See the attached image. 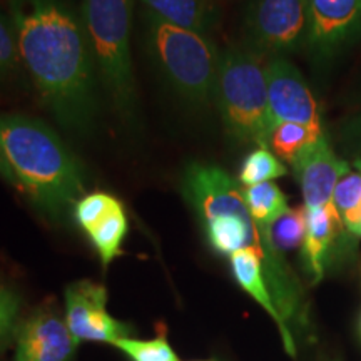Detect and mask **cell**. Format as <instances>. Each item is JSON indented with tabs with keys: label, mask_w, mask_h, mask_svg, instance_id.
<instances>
[{
	"label": "cell",
	"mask_w": 361,
	"mask_h": 361,
	"mask_svg": "<svg viewBox=\"0 0 361 361\" xmlns=\"http://www.w3.org/2000/svg\"><path fill=\"white\" fill-rule=\"evenodd\" d=\"M79 343L66 318L51 308H42L17 329L16 361H71Z\"/></svg>",
	"instance_id": "8fae6325"
},
{
	"label": "cell",
	"mask_w": 361,
	"mask_h": 361,
	"mask_svg": "<svg viewBox=\"0 0 361 361\" xmlns=\"http://www.w3.org/2000/svg\"><path fill=\"white\" fill-rule=\"evenodd\" d=\"M355 92H356V96H358V104L361 106V64H360V72H358V75H356V87H355Z\"/></svg>",
	"instance_id": "f1b7e54d"
},
{
	"label": "cell",
	"mask_w": 361,
	"mask_h": 361,
	"mask_svg": "<svg viewBox=\"0 0 361 361\" xmlns=\"http://www.w3.org/2000/svg\"><path fill=\"white\" fill-rule=\"evenodd\" d=\"M0 179H4L7 184H11V186L19 189V183H17L16 174H13L12 168H11V166H8L6 152H4L2 139H0Z\"/></svg>",
	"instance_id": "484cf974"
},
{
	"label": "cell",
	"mask_w": 361,
	"mask_h": 361,
	"mask_svg": "<svg viewBox=\"0 0 361 361\" xmlns=\"http://www.w3.org/2000/svg\"><path fill=\"white\" fill-rule=\"evenodd\" d=\"M324 133L323 124H298V123H279L271 130L269 147L279 159L291 162L308 144L314 142Z\"/></svg>",
	"instance_id": "e0dca14e"
},
{
	"label": "cell",
	"mask_w": 361,
	"mask_h": 361,
	"mask_svg": "<svg viewBox=\"0 0 361 361\" xmlns=\"http://www.w3.org/2000/svg\"><path fill=\"white\" fill-rule=\"evenodd\" d=\"M0 139L19 189L47 218L62 219L84 192V169L51 126L19 112L0 114Z\"/></svg>",
	"instance_id": "7a4b0ae2"
},
{
	"label": "cell",
	"mask_w": 361,
	"mask_h": 361,
	"mask_svg": "<svg viewBox=\"0 0 361 361\" xmlns=\"http://www.w3.org/2000/svg\"><path fill=\"white\" fill-rule=\"evenodd\" d=\"M146 11L180 29L207 35L218 22V12L209 0H142Z\"/></svg>",
	"instance_id": "9a60e30c"
},
{
	"label": "cell",
	"mask_w": 361,
	"mask_h": 361,
	"mask_svg": "<svg viewBox=\"0 0 361 361\" xmlns=\"http://www.w3.org/2000/svg\"><path fill=\"white\" fill-rule=\"evenodd\" d=\"M146 47L152 64L184 106L204 111L214 102L219 59L207 35L180 29L146 11Z\"/></svg>",
	"instance_id": "3957f363"
},
{
	"label": "cell",
	"mask_w": 361,
	"mask_h": 361,
	"mask_svg": "<svg viewBox=\"0 0 361 361\" xmlns=\"http://www.w3.org/2000/svg\"><path fill=\"white\" fill-rule=\"evenodd\" d=\"M20 64L16 27L11 13L0 8V82L11 79Z\"/></svg>",
	"instance_id": "7402d4cb"
},
{
	"label": "cell",
	"mask_w": 361,
	"mask_h": 361,
	"mask_svg": "<svg viewBox=\"0 0 361 361\" xmlns=\"http://www.w3.org/2000/svg\"><path fill=\"white\" fill-rule=\"evenodd\" d=\"M117 204H121V201L109 192L97 191L85 194L74 206L75 223L87 233L92 226H96Z\"/></svg>",
	"instance_id": "44dd1931"
},
{
	"label": "cell",
	"mask_w": 361,
	"mask_h": 361,
	"mask_svg": "<svg viewBox=\"0 0 361 361\" xmlns=\"http://www.w3.org/2000/svg\"><path fill=\"white\" fill-rule=\"evenodd\" d=\"M263 59L247 47L226 49L219 59L214 102L234 142L269 149L273 123Z\"/></svg>",
	"instance_id": "5b68a950"
},
{
	"label": "cell",
	"mask_w": 361,
	"mask_h": 361,
	"mask_svg": "<svg viewBox=\"0 0 361 361\" xmlns=\"http://www.w3.org/2000/svg\"><path fill=\"white\" fill-rule=\"evenodd\" d=\"M306 228H308V211L305 206L288 207L269 228V243L274 251L281 252L303 246Z\"/></svg>",
	"instance_id": "ac0fdd59"
},
{
	"label": "cell",
	"mask_w": 361,
	"mask_h": 361,
	"mask_svg": "<svg viewBox=\"0 0 361 361\" xmlns=\"http://www.w3.org/2000/svg\"><path fill=\"white\" fill-rule=\"evenodd\" d=\"M17 311H19V300H17V296L4 286H0V314L16 318Z\"/></svg>",
	"instance_id": "d4e9b609"
},
{
	"label": "cell",
	"mask_w": 361,
	"mask_h": 361,
	"mask_svg": "<svg viewBox=\"0 0 361 361\" xmlns=\"http://www.w3.org/2000/svg\"><path fill=\"white\" fill-rule=\"evenodd\" d=\"M209 246L219 255L231 256L241 250H252L266 259V246L250 211L226 213L201 221Z\"/></svg>",
	"instance_id": "7c38bea8"
},
{
	"label": "cell",
	"mask_w": 361,
	"mask_h": 361,
	"mask_svg": "<svg viewBox=\"0 0 361 361\" xmlns=\"http://www.w3.org/2000/svg\"><path fill=\"white\" fill-rule=\"evenodd\" d=\"M343 226H345V228L348 229L351 234H355V236H361V202H360L358 209H356V213L351 216V218L346 221Z\"/></svg>",
	"instance_id": "83f0119b"
},
{
	"label": "cell",
	"mask_w": 361,
	"mask_h": 361,
	"mask_svg": "<svg viewBox=\"0 0 361 361\" xmlns=\"http://www.w3.org/2000/svg\"><path fill=\"white\" fill-rule=\"evenodd\" d=\"M19 56L44 106L74 135L97 121V72L82 19L66 0H11Z\"/></svg>",
	"instance_id": "6da1fadb"
},
{
	"label": "cell",
	"mask_w": 361,
	"mask_h": 361,
	"mask_svg": "<svg viewBox=\"0 0 361 361\" xmlns=\"http://www.w3.org/2000/svg\"><path fill=\"white\" fill-rule=\"evenodd\" d=\"M286 174L288 168L274 152H271L268 147H258L251 151L243 161L238 174V183L245 188H250L261 183H269V180L283 178Z\"/></svg>",
	"instance_id": "d6986e66"
},
{
	"label": "cell",
	"mask_w": 361,
	"mask_h": 361,
	"mask_svg": "<svg viewBox=\"0 0 361 361\" xmlns=\"http://www.w3.org/2000/svg\"><path fill=\"white\" fill-rule=\"evenodd\" d=\"M353 166L358 173H361V157H358V159H353Z\"/></svg>",
	"instance_id": "f546056e"
},
{
	"label": "cell",
	"mask_w": 361,
	"mask_h": 361,
	"mask_svg": "<svg viewBox=\"0 0 361 361\" xmlns=\"http://www.w3.org/2000/svg\"><path fill=\"white\" fill-rule=\"evenodd\" d=\"M133 361H179L178 355L171 348L164 336L154 340H134V338H121L114 343Z\"/></svg>",
	"instance_id": "ffe728a7"
},
{
	"label": "cell",
	"mask_w": 361,
	"mask_h": 361,
	"mask_svg": "<svg viewBox=\"0 0 361 361\" xmlns=\"http://www.w3.org/2000/svg\"><path fill=\"white\" fill-rule=\"evenodd\" d=\"M333 202L345 224L356 213L361 202V173L350 171L338 180L335 192H333Z\"/></svg>",
	"instance_id": "603a6c76"
},
{
	"label": "cell",
	"mask_w": 361,
	"mask_h": 361,
	"mask_svg": "<svg viewBox=\"0 0 361 361\" xmlns=\"http://www.w3.org/2000/svg\"><path fill=\"white\" fill-rule=\"evenodd\" d=\"M229 263H231L233 276L238 281L239 286H241L256 303L263 306V308L268 311V314L273 318V322L276 323V326L279 328L284 348H286V351L291 356H295V340H293V335L290 328H288L286 322H284L281 313H279L276 305H274L273 295H271L268 283H266L264 279L263 258L252 250H241L229 256Z\"/></svg>",
	"instance_id": "5bb4252c"
},
{
	"label": "cell",
	"mask_w": 361,
	"mask_h": 361,
	"mask_svg": "<svg viewBox=\"0 0 361 361\" xmlns=\"http://www.w3.org/2000/svg\"><path fill=\"white\" fill-rule=\"evenodd\" d=\"M97 79L129 128L139 126V99L130 56L133 0H82L80 7Z\"/></svg>",
	"instance_id": "277c9868"
},
{
	"label": "cell",
	"mask_w": 361,
	"mask_h": 361,
	"mask_svg": "<svg viewBox=\"0 0 361 361\" xmlns=\"http://www.w3.org/2000/svg\"><path fill=\"white\" fill-rule=\"evenodd\" d=\"M306 211H308V228L301 246V259L311 281L318 283L324 276L329 250L345 226L333 201L326 206Z\"/></svg>",
	"instance_id": "4fadbf2b"
},
{
	"label": "cell",
	"mask_w": 361,
	"mask_h": 361,
	"mask_svg": "<svg viewBox=\"0 0 361 361\" xmlns=\"http://www.w3.org/2000/svg\"><path fill=\"white\" fill-rule=\"evenodd\" d=\"M107 293L102 284L80 279L66 288V322L79 341H104L114 345L128 338L129 326L107 313Z\"/></svg>",
	"instance_id": "ba28073f"
},
{
	"label": "cell",
	"mask_w": 361,
	"mask_h": 361,
	"mask_svg": "<svg viewBox=\"0 0 361 361\" xmlns=\"http://www.w3.org/2000/svg\"><path fill=\"white\" fill-rule=\"evenodd\" d=\"M271 123H322L318 102L301 72L286 57H269L266 64Z\"/></svg>",
	"instance_id": "9c48e42d"
},
{
	"label": "cell",
	"mask_w": 361,
	"mask_h": 361,
	"mask_svg": "<svg viewBox=\"0 0 361 361\" xmlns=\"http://www.w3.org/2000/svg\"><path fill=\"white\" fill-rule=\"evenodd\" d=\"M360 39L361 0H308L306 49L316 61H335Z\"/></svg>",
	"instance_id": "52a82bcc"
},
{
	"label": "cell",
	"mask_w": 361,
	"mask_h": 361,
	"mask_svg": "<svg viewBox=\"0 0 361 361\" xmlns=\"http://www.w3.org/2000/svg\"><path fill=\"white\" fill-rule=\"evenodd\" d=\"M245 32L247 49L261 57L300 51L308 40V0H251Z\"/></svg>",
	"instance_id": "8992f818"
},
{
	"label": "cell",
	"mask_w": 361,
	"mask_h": 361,
	"mask_svg": "<svg viewBox=\"0 0 361 361\" xmlns=\"http://www.w3.org/2000/svg\"><path fill=\"white\" fill-rule=\"evenodd\" d=\"M128 229L129 221L123 202H121L87 231V236L99 252V258H101L104 266H109L112 259H116L121 255V246H123Z\"/></svg>",
	"instance_id": "2e32d148"
},
{
	"label": "cell",
	"mask_w": 361,
	"mask_h": 361,
	"mask_svg": "<svg viewBox=\"0 0 361 361\" xmlns=\"http://www.w3.org/2000/svg\"><path fill=\"white\" fill-rule=\"evenodd\" d=\"M293 174L303 192L306 209L326 206L343 176L350 173V162L333 151L328 135L323 134L306 146L291 162Z\"/></svg>",
	"instance_id": "30bf717a"
},
{
	"label": "cell",
	"mask_w": 361,
	"mask_h": 361,
	"mask_svg": "<svg viewBox=\"0 0 361 361\" xmlns=\"http://www.w3.org/2000/svg\"><path fill=\"white\" fill-rule=\"evenodd\" d=\"M13 322H16V318H12V316L0 314V343L6 341L12 335Z\"/></svg>",
	"instance_id": "4316f807"
},
{
	"label": "cell",
	"mask_w": 361,
	"mask_h": 361,
	"mask_svg": "<svg viewBox=\"0 0 361 361\" xmlns=\"http://www.w3.org/2000/svg\"><path fill=\"white\" fill-rule=\"evenodd\" d=\"M335 139L345 154L361 157V107L346 114L335 126Z\"/></svg>",
	"instance_id": "cb8c5ba5"
}]
</instances>
